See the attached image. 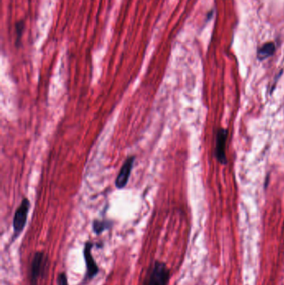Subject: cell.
I'll list each match as a JSON object with an SVG mask.
<instances>
[{"label": "cell", "instance_id": "6da1fadb", "mask_svg": "<svg viewBox=\"0 0 284 285\" xmlns=\"http://www.w3.org/2000/svg\"><path fill=\"white\" fill-rule=\"evenodd\" d=\"M170 269L164 262L155 260L148 268L143 285H168L170 281Z\"/></svg>", "mask_w": 284, "mask_h": 285}, {"label": "cell", "instance_id": "7a4b0ae2", "mask_svg": "<svg viewBox=\"0 0 284 285\" xmlns=\"http://www.w3.org/2000/svg\"><path fill=\"white\" fill-rule=\"evenodd\" d=\"M48 263V255L44 251H37L34 253L29 272L30 285H39V279L45 274Z\"/></svg>", "mask_w": 284, "mask_h": 285}, {"label": "cell", "instance_id": "3957f363", "mask_svg": "<svg viewBox=\"0 0 284 285\" xmlns=\"http://www.w3.org/2000/svg\"><path fill=\"white\" fill-rule=\"evenodd\" d=\"M29 209H30V202L27 198H24L20 205L15 211L13 219V229L15 233V238L18 237L25 229L27 223Z\"/></svg>", "mask_w": 284, "mask_h": 285}, {"label": "cell", "instance_id": "277c9868", "mask_svg": "<svg viewBox=\"0 0 284 285\" xmlns=\"http://www.w3.org/2000/svg\"><path fill=\"white\" fill-rule=\"evenodd\" d=\"M94 246V243L87 241L86 242L83 249V258L86 263V275L84 279L86 281L92 280L100 273V268L92 254V250Z\"/></svg>", "mask_w": 284, "mask_h": 285}, {"label": "cell", "instance_id": "5b68a950", "mask_svg": "<svg viewBox=\"0 0 284 285\" xmlns=\"http://www.w3.org/2000/svg\"><path fill=\"white\" fill-rule=\"evenodd\" d=\"M134 160H135V157L130 156V157L127 158V160L124 161V165L121 167L120 171L115 179V187L117 189H124V187L126 186L129 182V177L131 175Z\"/></svg>", "mask_w": 284, "mask_h": 285}, {"label": "cell", "instance_id": "8992f818", "mask_svg": "<svg viewBox=\"0 0 284 285\" xmlns=\"http://www.w3.org/2000/svg\"><path fill=\"white\" fill-rule=\"evenodd\" d=\"M227 138H228V131L224 128H220L217 133L215 156L219 163L224 165L227 163L226 154H225Z\"/></svg>", "mask_w": 284, "mask_h": 285}, {"label": "cell", "instance_id": "52a82bcc", "mask_svg": "<svg viewBox=\"0 0 284 285\" xmlns=\"http://www.w3.org/2000/svg\"><path fill=\"white\" fill-rule=\"evenodd\" d=\"M113 226L112 221L108 220H95L92 223V230L96 235H100Z\"/></svg>", "mask_w": 284, "mask_h": 285}, {"label": "cell", "instance_id": "ba28073f", "mask_svg": "<svg viewBox=\"0 0 284 285\" xmlns=\"http://www.w3.org/2000/svg\"><path fill=\"white\" fill-rule=\"evenodd\" d=\"M275 44L273 43H267L259 48L257 52V58H259L260 60H264L266 58L271 57L275 53Z\"/></svg>", "mask_w": 284, "mask_h": 285}, {"label": "cell", "instance_id": "9c48e42d", "mask_svg": "<svg viewBox=\"0 0 284 285\" xmlns=\"http://www.w3.org/2000/svg\"><path fill=\"white\" fill-rule=\"evenodd\" d=\"M25 24L24 20H19L18 22L15 24V35H16V39H15V45L19 47L21 45V41H22L23 34L25 31Z\"/></svg>", "mask_w": 284, "mask_h": 285}, {"label": "cell", "instance_id": "30bf717a", "mask_svg": "<svg viewBox=\"0 0 284 285\" xmlns=\"http://www.w3.org/2000/svg\"><path fill=\"white\" fill-rule=\"evenodd\" d=\"M57 283L58 285H69L68 283V276L65 273H58V278H57Z\"/></svg>", "mask_w": 284, "mask_h": 285}]
</instances>
